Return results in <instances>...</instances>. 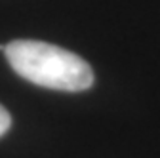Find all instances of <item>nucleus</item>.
<instances>
[{"label":"nucleus","mask_w":160,"mask_h":158,"mask_svg":"<svg viewBox=\"0 0 160 158\" xmlns=\"http://www.w3.org/2000/svg\"><path fill=\"white\" fill-rule=\"evenodd\" d=\"M10 67L25 80L61 91H84L93 84L92 67L80 55L40 40L0 44Z\"/></svg>","instance_id":"nucleus-1"},{"label":"nucleus","mask_w":160,"mask_h":158,"mask_svg":"<svg viewBox=\"0 0 160 158\" xmlns=\"http://www.w3.org/2000/svg\"><path fill=\"white\" fill-rule=\"evenodd\" d=\"M10 126H12V116L2 105H0V137L10 130Z\"/></svg>","instance_id":"nucleus-2"}]
</instances>
